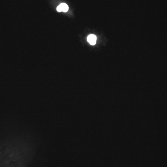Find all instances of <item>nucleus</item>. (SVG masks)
Here are the masks:
<instances>
[{
  "label": "nucleus",
  "instance_id": "nucleus-1",
  "mask_svg": "<svg viewBox=\"0 0 167 167\" xmlns=\"http://www.w3.org/2000/svg\"><path fill=\"white\" fill-rule=\"evenodd\" d=\"M69 7L68 5L65 3H61L59 6L57 8V10L58 12H66L68 11Z\"/></svg>",
  "mask_w": 167,
  "mask_h": 167
},
{
  "label": "nucleus",
  "instance_id": "nucleus-2",
  "mask_svg": "<svg viewBox=\"0 0 167 167\" xmlns=\"http://www.w3.org/2000/svg\"><path fill=\"white\" fill-rule=\"evenodd\" d=\"M87 41L91 45H94L97 42L96 36L94 35H90L88 36Z\"/></svg>",
  "mask_w": 167,
  "mask_h": 167
}]
</instances>
